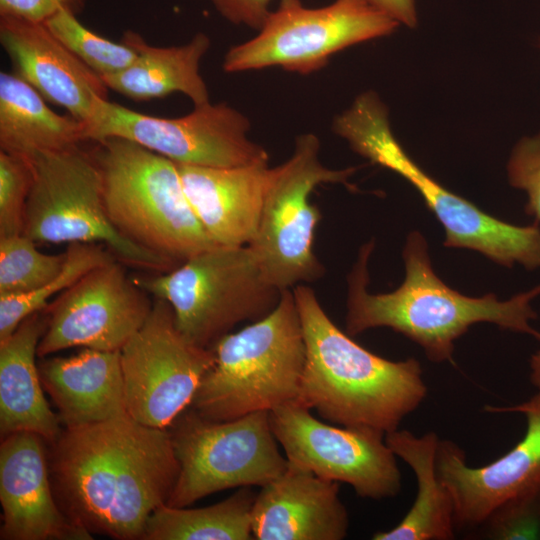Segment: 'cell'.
<instances>
[{"label":"cell","instance_id":"cell-23","mask_svg":"<svg viewBox=\"0 0 540 540\" xmlns=\"http://www.w3.org/2000/svg\"><path fill=\"white\" fill-rule=\"evenodd\" d=\"M122 41L138 51L136 60L121 72L101 77L108 89L137 102L182 93L194 105L209 102L200 63L211 42L202 32L182 45H149L133 30H126Z\"/></svg>","mask_w":540,"mask_h":540},{"label":"cell","instance_id":"cell-15","mask_svg":"<svg viewBox=\"0 0 540 540\" xmlns=\"http://www.w3.org/2000/svg\"><path fill=\"white\" fill-rule=\"evenodd\" d=\"M123 265L114 259L93 268L48 304L38 357L78 346L103 351L123 348L153 306L149 294Z\"/></svg>","mask_w":540,"mask_h":540},{"label":"cell","instance_id":"cell-9","mask_svg":"<svg viewBox=\"0 0 540 540\" xmlns=\"http://www.w3.org/2000/svg\"><path fill=\"white\" fill-rule=\"evenodd\" d=\"M319 153V138L304 133L296 138L292 155L270 167L257 234L248 245L265 278L281 291L323 276L325 269L313 251L321 213L310 196L321 184L347 185L357 170L327 168Z\"/></svg>","mask_w":540,"mask_h":540},{"label":"cell","instance_id":"cell-33","mask_svg":"<svg viewBox=\"0 0 540 540\" xmlns=\"http://www.w3.org/2000/svg\"><path fill=\"white\" fill-rule=\"evenodd\" d=\"M85 4L86 0H0V17L44 23L61 10L78 15Z\"/></svg>","mask_w":540,"mask_h":540},{"label":"cell","instance_id":"cell-1","mask_svg":"<svg viewBox=\"0 0 540 540\" xmlns=\"http://www.w3.org/2000/svg\"><path fill=\"white\" fill-rule=\"evenodd\" d=\"M48 460L62 512L90 534L119 540H142L179 475L170 431L130 415L64 428Z\"/></svg>","mask_w":540,"mask_h":540},{"label":"cell","instance_id":"cell-26","mask_svg":"<svg viewBox=\"0 0 540 540\" xmlns=\"http://www.w3.org/2000/svg\"><path fill=\"white\" fill-rule=\"evenodd\" d=\"M257 493L240 487L216 504L178 508L166 504L148 518L142 540H249L252 509Z\"/></svg>","mask_w":540,"mask_h":540},{"label":"cell","instance_id":"cell-12","mask_svg":"<svg viewBox=\"0 0 540 540\" xmlns=\"http://www.w3.org/2000/svg\"><path fill=\"white\" fill-rule=\"evenodd\" d=\"M248 118L227 103L194 105L181 117L147 115L95 96L84 122L86 141L118 137L176 164L238 167L268 164L269 154L252 141Z\"/></svg>","mask_w":540,"mask_h":540},{"label":"cell","instance_id":"cell-2","mask_svg":"<svg viewBox=\"0 0 540 540\" xmlns=\"http://www.w3.org/2000/svg\"><path fill=\"white\" fill-rule=\"evenodd\" d=\"M373 248V241L361 247L348 277V335L388 327L419 344L433 362L452 361L455 340L477 322H491L540 340V332L530 324L537 318L531 301L540 295V284L507 301L492 293L465 296L435 274L424 237L413 231L403 251L404 282L393 292L371 294L367 266Z\"/></svg>","mask_w":540,"mask_h":540},{"label":"cell","instance_id":"cell-20","mask_svg":"<svg viewBox=\"0 0 540 540\" xmlns=\"http://www.w3.org/2000/svg\"><path fill=\"white\" fill-rule=\"evenodd\" d=\"M186 195L204 229L220 246H247L255 238L270 167L177 164Z\"/></svg>","mask_w":540,"mask_h":540},{"label":"cell","instance_id":"cell-21","mask_svg":"<svg viewBox=\"0 0 540 540\" xmlns=\"http://www.w3.org/2000/svg\"><path fill=\"white\" fill-rule=\"evenodd\" d=\"M39 373L64 428L129 415L120 351L84 348L71 357L42 361Z\"/></svg>","mask_w":540,"mask_h":540},{"label":"cell","instance_id":"cell-24","mask_svg":"<svg viewBox=\"0 0 540 540\" xmlns=\"http://www.w3.org/2000/svg\"><path fill=\"white\" fill-rule=\"evenodd\" d=\"M436 433L421 437L407 430H394L385 441L396 456L413 470L417 479L416 499L401 522L388 531L377 532L374 540H451L455 538L452 497L436 470Z\"/></svg>","mask_w":540,"mask_h":540},{"label":"cell","instance_id":"cell-34","mask_svg":"<svg viewBox=\"0 0 540 540\" xmlns=\"http://www.w3.org/2000/svg\"><path fill=\"white\" fill-rule=\"evenodd\" d=\"M272 0H211L216 11L235 25L259 31L268 19Z\"/></svg>","mask_w":540,"mask_h":540},{"label":"cell","instance_id":"cell-27","mask_svg":"<svg viewBox=\"0 0 540 540\" xmlns=\"http://www.w3.org/2000/svg\"><path fill=\"white\" fill-rule=\"evenodd\" d=\"M66 260L57 277L33 292L17 296H0V342L17 329L28 316L43 311L52 296L60 294L93 268L116 259L99 244L71 243Z\"/></svg>","mask_w":540,"mask_h":540},{"label":"cell","instance_id":"cell-30","mask_svg":"<svg viewBox=\"0 0 540 540\" xmlns=\"http://www.w3.org/2000/svg\"><path fill=\"white\" fill-rule=\"evenodd\" d=\"M473 530L477 539H540V483L500 503Z\"/></svg>","mask_w":540,"mask_h":540},{"label":"cell","instance_id":"cell-29","mask_svg":"<svg viewBox=\"0 0 540 540\" xmlns=\"http://www.w3.org/2000/svg\"><path fill=\"white\" fill-rule=\"evenodd\" d=\"M47 28L83 63L99 76L121 72L138 57V51L123 42H114L91 31L77 15L61 10L44 22Z\"/></svg>","mask_w":540,"mask_h":540},{"label":"cell","instance_id":"cell-19","mask_svg":"<svg viewBox=\"0 0 540 540\" xmlns=\"http://www.w3.org/2000/svg\"><path fill=\"white\" fill-rule=\"evenodd\" d=\"M348 528L338 483L289 461L282 474L261 487L252 509L257 540H342Z\"/></svg>","mask_w":540,"mask_h":540},{"label":"cell","instance_id":"cell-13","mask_svg":"<svg viewBox=\"0 0 540 540\" xmlns=\"http://www.w3.org/2000/svg\"><path fill=\"white\" fill-rule=\"evenodd\" d=\"M128 414L154 428H167L190 406L215 361L213 348L189 341L170 304L153 302L143 326L120 350Z\"/></svg>","mask_w":540,"mask_h":540},{"label":"cell","instance_id":"cell-18","mask_svg":"<svg viewBox=\"0 0 540 540\" xmlns=\"http://www.w3.org/2000/svg\"><path fill=\"white\" fill-rule=\"evenodd\" d=\"M0 43L14 73L42 97L82 121L95 96L108 98L96 72L71 52L44 23L0 17Z\"/></svg>","mask_w":540,"mask_h":540},{"label":"cell","instance_id":"cell-16","mask_svg":"<svg viewBox=\"0 0 540 540\" xmlns=\"http://www.w3.org/2000/svg\"><path fill=\"white\" fill-rule=\"evenodd\" d=\"M488 412H520L526 432L520 442L492 463L470 467L462 448L439 440L437 474L454 505L456 530H473L506 499L540 483V390L512 407L486 406Z\"/></svg>","mask_w":540,"mask_h":540},{"label":"cell","instance_id":"cell-31","mask_svg":"<svg viewBox=\"0 0 540 540\" xmlns=\"http://www.w3.org/2000/svg\"><path fill=\"white\" fill-rule=\"evenodd\" d=\"M32 183L31 161L0 150V238L23 234Z\"/></svg>","mask_w":540,"mask_h":540},{"label":"cell","instance_id":"cell-5","mask_svg":"<svg viewBox=\"0 0 540 540\" xmlns=\"http://www.w3.org/2000/svg\"><path fill=\"white\" fill-rule=\"evenodd\" d=\"M333 132L372 164L406 179L445 230L444 246L467 248L506 267H540V224L517 226L497 219L433 179L412 160L390 128L388 111L373 91L357 96L337 115Z\"/></svg>","mask_w":540,"mask_h":540},{"label":"cell","instance_id":"cell-4","mask_svg":"<svg viewBox=\"0 0 540 540\" xmlns=\"http://www.w3.org/2000/svg\"><path fill=\"white\" fill-rule=\"evenodd\" d=\"M212 348L214 364L189 406L200 416L227 421L298 400L306 346L292 289L265 317Z\"/></svg>","mask_w":540,"mask_h":540},{"label":"cell","instance_id":"cell-22","mask_svg":"<svg viewBox=\"0 0 540 540\" xmlns=\"http://www.w3.org/2000/svg\"><path fill=\"white\" fill-rule=\"evenodd\" d=\"M41 312L28 316L0 342L1 439L16 432H32L52 443L61 432L59 417L44 397L36 365L47 322Z\"/></svg>","mask_w":540,"mask_h":540},{"label":"cell","instance_id":"cell-6","mask_svg":"<svg viewBox=\"0 0 540 540\" xmlns=\"http://www.w3.org/2000/svg\"><path fill=\"white\" fill-rule=\"evenodd\" d=\"M96 143L105 207L124 236L179 265L216 246L186 195L175 162L124 138Z\"/></svg>","mask_w":540,"mask_h":540},{"label":"cell","instance_id":"cell-32","mask_svg":"<svg viewBox=\"0 0 540 540\" xmlns=\"http://www.w3.org/2000/svg\"><path fill=\"white\" fill-rule=\"evenodd\" d=\"M510 184L527 193V215L540 224V133L520 140L508 162Z\"/></svg>","mask_w":540,"mask_h":540},{"label":"cell","instance_id":"cell-14","mask_svg":"<svg viewBox=\"0 0 540 540\" xmlns=\"http://www.w3.org/2000/svg\"><path fill=\"white\" fill-rule=\"evenodd\" d=\"M272 431L289 462L344 482L362 498L395 497L401 490L396 455L375 431L329 425L298 400L269 411Z\"/></svg>","mask_w":540,"mask_h":540},{"label":"cell","instance_id":"cell-8","mask_svg":"<svg viewBox=\"0 0 540 540\" xmlns=\"http://www.w3.org/2000/svg\"><path fill=\"white\" fill-rule=\"evenodd\" d=\"M134 281L155 299L167 301L181 333L204 348L237 324L265 317L282 294L265 278L248 245H216L171 271Z\"/></svg>","mask_w":540,"mask_h":540},{"label":"cell","instance_id":"cell-36","mask_svg":"<svg viewBox=\"0 0 540 540\" xmlns=\"http://www.w3.org/2000/svg\"><path fill=\"white\" fill-rule=\"evenodd\" d=\"M530 381L537 390H540V350L530 358Z\"/></svg>","mask_w":540,"mask_h":540},{"label":"cell","instance_id":"cell-10","mask_svg":"<svg viewBox=\"0 0 540 540\" xmlns=\"http://www.w3.org/2000/svg\"><path fill=\"white\" fill-rule=\"evenodd\" d=\"M170 426L179 475L168 506L188 507L229 488L262 487L287 468L268 411L213 421L189 407Z\"/></svg>","mask_w":540,"mask_h":540},{"label":"cell","instance_id":"cell-35","mask_svg":"<svg viewBox=\"0 0 540 540\" xmlns=\"http://www.w3.org/2000/svg\"><path fill=\"white\" fill-rule=\"evenodd\" d=\"M374 6L391 16L399 24L410 28L417 25V9L415 0H368Z\"/></svg>","mask_w":540,"mask_h":540},{"label":"cell","instance_id":"cell-28","mask_svg":"<svg viewBox=\"0 0 540 540\" xmlns=\"http://www.w3.org/2000/svg\"><path fill=\"white\" fill-rule=\"evenodd\" d=\"M66 252H41L24 234L0 238V296L23 295L46 285L62 271Z\"/></svg>","mask_w":540,"mask_h":540},{"label":"cell","instance_id":"cell-11","mask_svg":"<svg viewBox=\"0 0 540 540\" xmlns=\"http://www.w3.org/2000/svg\"><path fill=\"white\" fill-rule=\"evenodd\" d=\"M399 25L368 0H334L319 8L280 0L255 37L228 49L222 69L239 73L278 66L307 75L324 68L335 53L389 36Z\"/></svg>","mask_w":540,"mask_h":540},{"label":"cell","instance_id":"cell-7","mask_svg":"<svg viewBox=\"0 0 540 540\" xmlns=\"http://www.w3.org/2000/svg\"><path fill=\"white\" fill-rule=\"evenodd\" d=\"M33 183L23 234L36 243H90L104 246L121 263L165 273L176 262L124 236L110 220L100 166L94 150L81 144L41 152L31 160Z\"/></svg>","mask_w":540,"mask_h":540},{"label":"cell","instance_id":"cell-17","mask_svg":"<svg viewBox=\"0 0 540 540\" xmlns=\"http://www.w3.org/2000/svg\"><path fill=\"white\" fill-rule=\"evenodd\" d=\"M44 439L16 432L1 439L0 501L2 540H90L55 498Z\"/></svg>","mask_w":540,"mask_h":540},{"label":"cell","instance_id":"cell-3","mask_svg":"<svg viewBox=\"0 0 540 540\" xmlns=\"http://www.w3.org/2000/svg\"><path fill=\"white\" fill-rule=\"evenodd\" d=\"M292 291L306 346L298 401L339 426L384 436L397 430L427 395L420 363L370 352L332 322L313 289Z\"/></svg>","mask_w":540,"mask_h":540},{"label":"cell","instance_id":"cell-25","mask_svg":"<svg viewBox=\"0 0 540 540\" xmlns=\"http://www.w3.org/2000/svg\"><path fill=\"white\" fill-rule=\"evenodd\" d=\"M84 123L52 110L42 95L14 72L0 73V150L31 160L85 142Z\"/></svg>","mask_w":540,"mask_h":540}]
</instances>
